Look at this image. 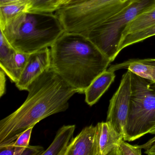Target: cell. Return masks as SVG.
Returning <instances> with one entry per match:
<instances>
[{
  "instance_id": "6da1fadb",
  "label": "cell",
  "mask_w": 155,
  "mask_h": 155,
  "mask_svg": "<svg viewBox=\"0 0 155 155\" xmlns=\"http://www.w3.org/2000/svg\"><path fill=\"white\" fill-rule=\"evenodd\" d=\"M24 103L0 121V147L14 142L23 131L49 116L65 111L77 90L51 68L29 86Z\"/></svg>"
},
{
  "instance_id": "7a4b0ae2",
  "label": "cell",
  "mask_w": 155,
  "mask_h": 155,
  "mask_svg": "<svg viewBox=\"0 0 155 155\" xmlns=\"http://www.w3.org/2000/svg\"><path fill=\"white\" fill-rule=\"evenodd\" d=\"M50 49L51 68L79 93H84L111 62L81 33L65 31Z\"/></svg>"
},
{
  "instance_id": "3957f363",
  "label": "cell",
  "mask_w": 155,
  "mask_h": 155,
  "mask_svg": "<svg viewBox=\"0 0 155 155\" xmlns=\"http://www.w3.org/2000/svg\"><path fill=\"white\" fill-rule=\"evenodd\" d=\"M1 31L15 49L31 54L51 48L65 30L55 13L25 12Z\"/></svg>"
},
{
  "instance_id": "277c9868",
  "label": "cell",
  "mask_w": 155,
  "mask_h": 155,
  "mask_svg": "<svg viewBox=\"0 0 155 155\" xmlns=\"http://www.w3.org/2000/svg\"><path fill=\"white\" fill-rule=\"evenodd\" d=\"M133 0H90L55 12L65 31L86 33L116 15Z\"/></svg>"
},
{
  "instance_id": "5b68a950",
  "label": "cell",
  "mask_w": 155,
  "mask_h": 155,
  "mask_svg": "<svg viewBox=\"0 0 155 155\" xmlns=\"http://www.w3.org/2000/svg\"><path fill=\"white\" fill-rule=\"evenodd\" d=\"M131 94L125 140L132 141L155 127V88L152 81L130 71Z\"/></svg>"
},
{
  "instance_id": "8992f818",
  "label": "cell",
  "mask_w": 155,
  "mask_h": 155,
  "mask_svg": "<svg viewBox=\"0 0 155 155\" xmlns=\"http://www.w3.org/2000/svg\"><path fill=\"white\" fill-rule=\"evenodd\" d=\"M154 4L155 0H133L118 13L83 34L112 62L119 54V47L126 28L136 17Z\"/></svg>"
},
{
  "instance_id": "52a82bcc",
  "label": "cell",
  "mask_w": 155,
  "mask_h": 155,
  "mask_svg": "<svg viewBox=\"0 0 155 155\" xmlns=\"http://www.w3.org/2000/svg\"><path fill=\"white\" fill-rule=\"evenodd\" d=\"M131 94L130 71L123 74L120 84L110 101L107 120L115 130L123 136H126V127Z\"/></svg>"
},
{
  "instance_id": "ba28073f",
  "label": "cell",
  "mask_w": 155,
  "mask_h": 155,
  "mask_svg": "<svg viewBox=\"0 0 155 155\" xmlns=\"http://www.w3.org/2000/svg\"><path fill=\"white\" fill-rule=\"evenodd\" d=\"M51 67V52L45 48L30 54L28 63L18 81L15 83L20 91H28L29 86Z\"/></svg>"
},
{
  "instance_id": "9c48e42d",
  "label": "cell",
  "mask_w": 155,
  "mask_h": 155,
  "mask_svg": "<svg viewBox=\"0 0 155 155\" xmlns=\"http://www.w3.org/2000/svg\"><path fill=\"white\" fill-rule=\"evenodd\" d=\"M96 149L97 155H110L123 137L108 121L99 122L97 125Z\"/></svg>"
},
{
  "instance_id": "30bf717a",
  "label": "cell",
  "mask_w": 155,
  "mask_h": 155,
  "mask_svg": "<svg viewBox=\"0 0 155 155\" xmlns=\"http://www.w3.org/2000/svg\"><path fill=\"white\" fill-rule=\"evenodd\" d=\"M97 126L84 127L74 138H72L65 155H97L96 134Z\"/></svg>"
},
{
  "instance_id": "8fae6325",
  "label": "cell",
  "mask_w": 155,
  "mask_h": 155,
  "mask_svg": "<svg viewBox=\"0 0 155 155\" xmlns=\"http://www.w3.org/2000/svg\"><path fill=\"white\" fill-rule=\"evenodd\" d=\"M115 78V71L109 70L98 76L84 91L87 104L90 106L96 104L107 90Z\"/></svg>"
},
{
  "instance_id": "7c38bea8",
  "label": "cell",
  "mask_w": 155,
  "mask_h": 155,
  "mask_svg": "<svg viewBox=\"0 0 155 155\" xmlns=\"http://www.w3.org/2000/svg\"><path fill=\"white\" fill-rule=\"evenodd\" d=\"M75 129V125L62 126L57 132L53 142L41 155H65Z\"/></svg>"
},
{
  "instance_id": "4fadbf2b",
  "label": "cell",
  "mask_w": 155,
  "mask_h": 155,
  "mask_svg": "<svg viewBox=\"0 0 155 155\" xmlns=\"http://www.w3.org/2000/svg\"><path fill=\"white\" fill-rule=\"evenodd\" d=\"M16 49L7 40L1 31L0 36V68L13 82L16 83L14 56Z\"/></svg>"
},
{
  "instance_id": "5bb4252c",
  "label": "cell",
  "mask_w": 155,
  "mask_h": 155,
  "mask_svg": "<svg viewBox=\"0 0 155 155\" xmlns=\"http://www.w3.org/2000/svg\"><path fill=\"white\" fill-rule=\"evenodd\" d=\"M121 69H127L141 78L155 82V65L144 63L138 59H135L112 65L108 70L115 71Z\"/></svg>"
},
{
  "instance_id": "9a60e30c",
  "label": "cell",
  "mask_w": 155,
  "mask_h": 155,
  "mask_svg": "<svg viewBox=\"0 0 155 155\" xmlns=\"http://www.w3.org/2000/svg\"><path fill=\"white\" fill-rule=\"evenodd\" d=\"M154 25H155V4L140 13L130 22L125 29L122 37Z\"/></svg>"
},
{
  "instance_id": "2e32d148",
  "label": "cell",
  "mask_w": 155,
  "mask_h": 155,
  "mask_svg": "<svg viewBox=\"0 0 155 155\" xmlns=\"http://www.w3.org/2000/svg\"><path fill=\"white\" fill-rule=\"evenodd\" d=\"M27 4H12L0 6V29H3L11 21L28 11Z\"/></svg>"
},
{
  "instance_id": "e0dca14e",
  "label": "cell",
  "mask_w": 155,
  "mask_h": 155,
  "mask_svg": "<svg viewBox=\"0 0 155 155\" xmlns=\"http://www.w3.org/2000/svg\"><path fill=\"white\" fill-rule=\"evenodd\" d=\"M155 36V25L139 31L130 33L122 37L119 47V52L133 44L141 42Z\"/></svg>"
},
{
  "instance_id": "ac0fdd59",
  "label": "cell",
  "mask_w": 155,
  "mask_h": 155,
  "mask_svg": "<svg viewBox=\"0 0 155 155\" xmlns=\"http://www.w3.org/2000/svg\"><path fill=\"white\" fill-rule=\"evenodd\" d=\"M34 127L32 126L27 129L19 136L14 142L9 144L15 147V155H21L23 150L29 145L30 140Z\"/></svg>"
},
{
  "instance_id": "d6986e66",
  "label": "cell",
  "mask_w": 155,
  "mask_h": 155,
  "mask_svg": "<svg viewBox=\"0 0 155 155\" xmlns=\"http://www.w3.org/2000/svg\"><path fill=\"white\" fill-rule=\"evenodd\" d=\"M142 148L139 145H132L122 139L110 155H140Z\"/></svg>"
},
{
  "instance_id": "ffe728a7",
  "label": "cell",
  "mask_w": 155,
  "mask_h": 155,
  "mask_svg": "<svg viewBox=\"0 0 155 155\" xmlns=\"http://www.w3.org/2000/svg\"><path fill=\"white\" fill-rule=\"evenodd\" d=\"M30 54V53L16 50L14 56V63L15 78L17 81L18 80L21 73L26 67L29 58Z\"/></svg>"
},
{
  "instance_id": "44dd1931",
  "label": "cell",
  "mask_w": 155,
  "mask_h": 155,
  "mask_svg": "<svg viewBox=\"0 0 155 155\" xmlns=\"http://www.w3.org/2000/svg\"><path fill=\"white\" fill-rule=\"evenodd\" d=\"M52 0H31L28 5V11L30 12H47Z\"/></svg>"
},
{
  "instance_id": "7402d4cb",
  "label": "cell",
  "mask_w": 155,
  "mask_h": 155,
  "mask_svg": "<svg viewBox=\"0 0 155 155\" xmlns=\"http://www.w3.org/2000/svg\"><path fill=\"white\" fill-rule=\"evenodd\" d=\"M150 134L155 135V127L149 132ZM142 149L145 150V153L147 155H155V136L147 142L140 145Z\"/></svg>"
},
{
  "instance_id": "603a6c76",
  "label": "cell",
  "mask_w": 155,
  "mask_h": 155,
  "mask_svg": "<svg viewBox=\"0 0 155 155\" xmlns=\"http://www.w3.org/2000/svg\"><path fill=\"white\" fill-rule=\"evenodd\" d=\"M44 150L41 146H28L23 150L21 155H41Z\"/></svg>"
},
{
  "instance_id": "cb8c5ba5",
  "label": "cell",
  "mask_w": 155,
  "mask_h": 155,
  "mask_svg": "<svg viewBox=\"0 0 155 155\" xmlns=\"http://www.w3.org/2000/svg\"><path fill=\"white\" fill-rule=\"evenodd\" d=\"M70 0H52L47 12H53L64 7Z\"/></svg>"
},
{
  "instance_id": "d4e9b609",
  "label": "cell",
  "mask_w": 155,
  "mask_h": 155,
  "mask_svg": "<svg viewBox=\"0 0 155 155\" xmlns=\"http://www.w3.org/2000/svg\"><path fill=\"white\" fill-rule=\"evenodd\" d=\"M6 75L3 70L0 68V97H2L6 93Z\"/></svg>"
},
{
  "instance_id": "484cf974",
  "label": "cell",
  "mask_w": 155,
  "mask_h": 155,
  "mask_svg": "<svg viewBox=\"0 0 155 155\" xmlns=\"http://www.w3.org/2000/svg\"><path fill=\"white\" fill-rule=\"evenodd\" d=\"M0 155H15V147L11 145L0 147Z\"/></svg>"
},
{
  "instance_id": "4316f807",
  "label": "cell",
  "mask_w": 155,
  "mask_h": 155,
  "mask_svg": "<svg viewBox=\"0 0 155 155\" xmlns=\"http://www.w3.org/2000/svg\"><path fill=\"white\" fill-rule=\"evenodd\" d=\"M31 0H0V6L12 4H28Z\"/></svg>"
},
{
  "instance_id": "83f0119b",
  "label": "cell",
  "mask_w": 155,
  "mask_h": 155,
  "mask_svg": "<svg viewBox=\"0 0 155 155\" xmlns=\"http://www.w3.org/2000/svg\"><path fill=\"white\" fill-rule=\"evenodd\" d=\"M90 0H70L66 4L64 7H68V6H73L77 4H80L83 2H86ZM63 8V7H62Z\"/></svg>"
},
{
  "instance_id": "f1b7e54d",
  "label": "cell",
  "mask_w": 155,
  "mask_h": 155,
  "mask_svg": "<svg viewBox=\"0 0 155 155\" xmlns=\"http://www.w3.org/2000/svg\"><path fill=\"white\" fill-rule=\"evenodd\" d=\"M139 60L141 62H144V63H147V64H151V65H155V59L148 58ZM152 85L155 88V82H152Z\"/></svg>"
}]
</instances>
